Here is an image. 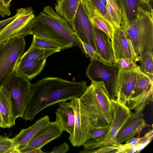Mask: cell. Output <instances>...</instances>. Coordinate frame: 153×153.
<instances>
[{
    "instance_id": "obj_36",
    "label": "cell",
    "mask_w": 153,
    "mask_h": 153,
    "mask_svg": "<svg viewBox=\"0 0 153 153\" xmlns=\"http://www.w3.org/2000/svg\"><path fill=\"white\" fill-rule=\"evenodd\" d=\"M70 147L66 142L57 146L53 149L51 153H65L68 151Z\"/></svg>"
},
{
    "instance_id": "obj_7",
    "label": "cell",
    "mask_w": 153,
    "mask_h": 153,
    "mask_svg": "<svg viewBox=\"0 0 153 153\" xmlns=\"http://www.w3.org/2000/svg\"><path fill=\"white\" fill-rule=\"evenodd\" d=\"M24 36H17L0 44V83L14 72L25 46Z\"/></svg>"
},
{
    "instance_id": "obj_24",
    "label": "cell",
    "mask_w": 153,
    "mask_h": 153,
    "mask_svg": "<svg viewBox=\"0 0 153 153\" xmlns=\"http://www.w3.org/2000/svg\"><path fill=\"white\" fill-rule=\"evenodd\" d=\"M82 1L89 17L91 15H102L111 23L106 6L101 1L99 0H82Z\"/></svg>"
},
{
    "instance_id": "obj_27",
    "label": "cell",
    "mask_w": 153,
    "mask_h": 153,
    "mask_svg": "<svg viewBox=\"0 0 153 153\" xmlns=\"http://www.w3.org/2000/svg\"><path fill=\"white\" fill-rule=\"evenodd\" d=\"M90 19L93 26L106 33L112 39L114 26L102 15H91Z\"/></svg>"
},
{
    "instance_id": "obj_43",
    "label": "cell",
    "mask_w": 153,
    "mask_h": 153,
    "mask_svg": "<svg viewBox=\"0 0 153 153\" xmlns=\"http://www.w3.org/2000/svg\"><path fill=\"white\" fill-rule=\"evenodd\" d=\"M144 1H145L146 2L149 3L150 2V1H152L153 0H144Z\"/></svg>"
},
{
    "instance_id": "obj_3",
    "label": "cell",
    "mask_w": 153,
    "mask_h": 153,
    "mask_svg": "<svg viewBox=\"0 0 153 153\" xmlns=\"http://www.w3.org/2000/svg\"><path fill=\"white\" fill-rule=\"evenodd\" d=\"M79 98L88 112L93 126L110 125L113 117L112 98L103 81H91Z\"/></svg>"
},
{
    "instance_id": "obj_39",
    "label": "cell",
    "mask_w": 153,
    "mask_h": 153,
    "mask_svg": "<svg viewBox=\"0 0 153 153\" xmlns=\"http://www.w3.org/2000/svg\"><path fill=\"white\" fill-rule=\"evenodd\" d=\"M12 0H0V4L4 7L9 8Z\"/></svg>"
},
{
    "instance_id": "obj_23",
    "label": "cell",
    "mask_w": 153,
    "mask_h": 153,
    "mask_svg": "<svg viewBox=\"0 0 153 153\" xmlns=\"http://www.w3.org/2000/svg\"><path fill=\"white\" fill-rule=\"evenodd\" d=\"M153 84L146 91L135 97L130 99L126 106L135 112H142L150 102H152Z\"/></svg>"
},
{
    "instance_id": "obj_37",
    "label": "cell",
    "mask_w": 153,
    "mask_h": 153,
    "mask_svg": "<svg viewBox=\"0 0 153 153\" xmlns=\"http://www.w3.org/2000/svg\"><path fill=\"white\" fill-rule=\"evenodd\" d=\"M10 14V9L4 7L0 4V16L4 17L5 16H9Z\"/></svg>"
},
{
    "instance_id": "obj_15",
    "label": "cell",
    "mask_w": 153,
    "mask_h": 153,
    "mask_svg": "<svg viewBox=\"0 0 153 153\" xmlns=\"http://www.w3.org/2000/svg\"><path fill=\"white\" fill-rule=\"evenodd\" d=\"M142 112L132 113L119 131L117 137L118 144H122L134 136L144 128L149 127Z\"/></svg>"
},
{
    "instance_id": "obj_14",
    "label": "cell",
    "mask_w": 153,
    "mask_h": 153,
    "mask_svg": "<svg viewBox=\"0 0 153 153\" xmlns=\"http://www.w3.org/2000/svg\"><path fill=\"white\" fill-rule=\"evenodd\" d=\"M111 42L115 61L119 59H128L136 63L139 61L131 42L121 25L119 27H114Z\"/></svg>"
},
{
    "instance_id": "obj_2",
    "label": "cell",
    "mask_w": 153,
    "mask_h": 153,
    "mask_svg": "<svg viewBox=\"0 0 153 153\" xmlns=\"http://www.w3.org/2000/svg\"><path fill=\"white\" fill-rule=\"evenodd\" d=\"M32 30L33 35L58 44L62 50L75 46L85 53L82 43L71 25L50 5L45 7L38 15Z\"/></svg>"
},
{
    "instance_id": "obj_1",
    "label": "cell",
    "mask_w": 153,
    "mask_h": 153,
    "mask_svg": "<svg viewBox=\"0 0 153 153\" xmlns=\"http://www.w3.org/2000/svg\"><path fill=\"white\" fill-rule=\"evenodd\" d=\"M85 81H70L59 77H47L31 85L29 100L22 118L32 121L47 107L75 97H79L87 87Z\"/></svg>"
},
{
    "instance_id": "obj_45",
    "label": "cell",
    "mask_w": 153,
    "mask_h": 153,
    "mask_svg": "<svg viewBox=\"0 0 153 153\" xmlns=\"http://www.w3.org/2000/svg\"><path fill=\"white\" fill-rule=\"evenodd\" d=\"M1 136V135H0V136Z\"/></svg>"
},
{
    "instance_id": "obj_40",
    "label": "cell",
    "mask_w": 153,
    "mask_h": 153,
    "mask_svg": "<svg viewBox=\"0 0 153 153\" xmlns=\"http://www.w3.org/2000/svg\"><path fill=\"white\" fill-rule=\"evenodd\" d=\"M45 152L42 150V148H40L31 150L29 153H44Z\"/></svg>"
},
{
    "instance_id": "obj_44",
    "label": "cell",
    "mask_w": 153,
    "mask_h": 153,
    "mask_svg": "<svg viewBox=\"0 0 153 153\" xmlns=\"http://www.w3.org/2000/svg\"></svg>"
},
{
    "instance_id": "obj_10",
    "label": "cell",
    "mask_w": 153,
    "mask_h": 153,
    "mask_svg": "<svg viewBox=\"0 0 153 153\" xmlns=\"http://www.w3.org/2000/svg\"><path fill=\"white\" fill-rule=\"evenodd\" d=\"M117 73V70L112 64L97 59L91 61L85 72L91 81L103 82L111 94L114 90Z\"/></svg>"
},
{
    "instance_id": "obj_12",
    "label": "cell",
    "mask_w": 153,
    "mask_h": 153,
    "mask_svg": "<svg viewBox=\"0 0 153 153\" xmlns=\"http://www.w3.org/2000/svg\"><path fill=\"white\" fill-rule=\"evenodd\" d=\"M71 27L81 42L91 46L97 52L93 26L88 16L82 0H81Z\"/></svg>"
},
{
    "instance_id": "obj_41",
    "label": "cell",
    "mask_w": 153,
    "mask_h": 153,
    "mask_svg": "<svg viewBox=\"0 0 153 153\" xmlns=\"http://www.w3.org/2000/svg\"><path fill=\"white\" fill-rule=\"evenodd\" d=\"M3 121L2 116L0 111V127L2 128L3 127Z\"/></svg>"
},
{
    "instance_id": "obj_8",
    "label": "cell",
    "mask_w": 153,
    "mask_h": 153,
    "mask_svg": "<svg viewBox=\"0 0 153 153\" xmlns=\"http://www.w3.org/2000/svg\"><path fill=\"white\" fill-rule=\"evenodd\" d=\"M15 18L0 30V44L17 36L33 35L32 28L36 19L31 7L16 10Z\"/></svg>"
},
{
    "instance_id": "obj_5",
    "label": "cell",
    "mask_w": 153,
    "mask_h": 153,
    "mask_svg": "<svg viewBox=\"0 0 153 153\" xmlns=\"http://www.w3.org/2000/svg\"><path fill=\"white\" fill-rule=\"evenodd\" d=\"M113 117L109 131L102 140L96 142L92 140L85 143L79 153H89L92 151L108 147L117 143V134L128 117L133 113L125 105L112 98Z\"/></svg>"
},
{
    "instance_id": "obj_28",
    "label": "cell",
    "mask_w": 153,
    "mask_h": 153,
    "mask_svg": "<svg viewBox=\"0 0 153 153\" xmlns=\"http://www.w3.org/2000/svg\"><path fill=\"white\" fill-rule=\"evenodd\" d=\"M152 84L153 76L150 77L141 71L139 74L131 98L140 95Z\"/></svg>"
},
{
    "instance_id": "obj_4",
    "label": "cell",
    "mask_w": 153,
    "mask_h": 153,
    "mask_svg": "<svg viewBox=\"0 0 153 153\" xmlns=\"http://www.w3.org/2000/svg\"><path fill=\"white\" fill-rule=\"evenodd\" d=\"M153 14L139 8L135 19L127 27H122L139 61L146 53L153 52Z\"/></svg>"
},
{
    "instance_id": "obj_13",
    "label": "cell",
    "mask_w": 153,
    "mask_h": 153,
    "mask_svg": "<svg viewBox=\"0 0 153 153\" xmlns=\"http://www.w3.org/2000/svg\"><path fill=\"white\" fill-rule=\"evenodd\" d=\"M63 131L56 121H49L25 144L18 149L19 153H29L32 150L41 148L60 137Z\"/></svg>"
},
{
    "instance_id": "obj_19",
    "label": "cell",
    "mask_w": 153,
    "mask_h": 153,
    "mask_svg": "<svg viewBox=\"0 0 153 153\" xmlns=\"http://www.w3.org/2000/svg\"><path fill=\"white\" fill-rule=\"evenodd\" d=\"M0 111L3 119L2 128H10L15 125L16 119L13 112L10 91L0 86Z\"/></svg>"
},
{
    "instance_id": "obj_32",
    "label": "cell",
    "mask_w": 153,
    "mask_h": 153,
    "mask_svg": "<svg viewBox=\"0 0 153 153\" xmlns=\"http://www.w3.org/2000/svg\"><path fill=\"white\" fill-rule=\"evenodd\" d=\"M118 71H128L137 70L140 68L136 63L128 59H121L115 61L112 64Z\"/></svg>"
},
{
    "instance_id": "obj_38",
    "label": "cell",
    "mask_w": 153,
    "mask_h": 153,
    "mask_svg": "<svg viewBox=\"0 0 153 153\" xmlns=\"http://www.w3.org/2000/svg\"><path fill=\"white\" fill-rule=\"evenodd\" d=\"M16 15L9 18L0 21V30L12 21L16 17Z\"/></svg>"
},
{
    "instance_id": "obj_16",
    "label": "cell",
    "mask_w": 153,
    "mask_h": 153,
    "mask_svg": "<svg viewBox=\"0 0 153 153\" xmlns=\"http://www.w3.org/2000/svg\"><path fill=\"white\" fill-rule=\"evenodd\" d=\"M122 13L121 25L123 28L128 26L136 19L139 8L153 14L152 7L150 3L144 0H117Z\"/></svg>"
},
{
    "instance_id": "obj_31",
    "label": "cell",
    "mask_w": 153,
    "mask_h": 153,
    "mask_svg": "<svg viewBox=\"0 0 153 153\" xmlns=\"http://www.w3.org/2000/svg\"><path fill=\"white\" fill-rule=\"evenodd\" d=\"M153 53H146L140 60V69L142 72L149 77L153 76Z\"/></svg>"
},
{
    "instance_id": "obj_21",
    "label": "cell",
    "mask_w": 153,
    "mask_h": 153,
    "mask_svg": "<svg viewBox=\"0 0 153 153\" xmlns=\"http://www.w3.org/2000/svg\"><path fill=\"white\" fill-rule=\"evenodd\" d=\"M46 59L20 61L18 62L14 72L30 80L43 70Z\"/></svg>"
},
{
    "instance_id": "obj_11",
    "label": "cell",
    "mask_w": 153,
    "mask_h": 153,
    "mask_svg": "<svg viewBox=\"0 0 153 153\" xmlns=\"http://www.w3.org/2000/svg\"><path fill=\"white\" fill-rule=\"evenodd\" d=\"M140 68L128 71H118L114 91L111 94L120 103L126 106L135 87Z\"/></svg>"
},
{
    "instance_id": "obj_17",
    "label": "cell",
    "mask_w": 153,
    "mask_h": 153,
    "mask_svg": "<svg viewBox=\"0 0 153 153\" xmlns=\"http://www.w3.org/2000/svg\"><path fill=\"white\" fill-rule=\"evenodd\" d=\"M93 29L99 58L105 63L112 64L115 60L112 42L109 37L105 33L94 26Z\"/></svg>"
},
{
    "instance_id": "obj_35",
    "label": "cell",
    "mask_w": 153,
    "mask_h": 153,
    "mask_svg": "<svg viewBox=\"0 0 153 153\" xmlns=\"http://www.w3.org/2000/svg\"><path fill=\"white\" fill-rule=\"evenodd\" d=\"M153 137V129L149 130L143 137L140 138V143L143 149L152 140Z\"/></svg>"
},
{
    "instance_id": "obj_22",
    "label": "cell",
    "mask_w": 153,
    "mask_h": 153,
    "mask_svg": "<svg viewBox=\"0 0 153 153\" xmlns=\"http://www.w3.org/2000/svg\"><path fill=\"white\" fill-rule=\"evenodd\" d=\"M81 0H56V13L67 21L71 26Z\"/></svg>"
},
{
    "instance_id": "obj_26",
    "label": "cell",
    "mask_w": 153,
    "mask_h": 153,
    "mask_svg": "<svg viewBox=\"0 0 153 153\" xmlns=\"http://www.w3.org/2000/svg\"><path fill=\"white\" fill-rule=\"evenodd\" d=\"M108 14L113 25L116 27L121 25L122 13L120 8L116 0H106Z\"/></svg>"
},
{
    "instance_id": "obj_33",
    "label": "cell",
    "mask_w": 153,
    "mask_h": 153,
    "mask_svg": "<svg viewBox=\"0 0 153 153\" xmlns=\"http://www.w3.org/2000/svg\"><path fill=\"white\" fill-rule=\"evenodd\" d=\"M13 146V142L11 139L7 136H0V153H6Z\"/></svg>"
},
{
    "instance_id": "obj_20",
    "label": "cell",
    "mask_w": 153,
    "mask_h": 153,
    "mask_svg": "<svg viewBox=\"0 0 153 153\" xmlns=\"http://www.w3.org/2000/svg\"><path fill=\"white\" fill-rule=\"evenodd\" d=\"M49 121V117L45 115L36 121L32 126L21 130L15 137L11 138L13 147L17 149L26 144Z\"/></svg>"
},
{
    "instance_id": "obj_25",
    "label": "cell",
    "mask_w": 153,
    "mask_h": 153,
    "mask_svg": "<svg viewBox=\"0 0 153 153\" xmlns=\"http://www.w3.org/2000/svg\"><path fill=\"white\" fill-rule=\"evenodd\" d=\"M57 51L53 50L46 49L30 46L22 55L20 61L46 59L49 56Z\"/></svg>"
},
{
    "instance_id": "obj_34",
    "label": "cell",
    "mask_w": 153,
    "mask_h": 153,
    "mask_svg": "<svg viewBox=\"0 0 153 153\" xmlns=\"http://www.w3.org/2000/svg\"><path fill=\"white\" fill-rule=\"evenodd\" d=\"M82 43L85 53L87 57H89L91 61L96 59L100 60L97 52L91 46L83 42Z\"/></svg>"
},
{
    "instance_id": "obj_30",
    "label": "cell",
    "mask_w": 153,
    "mask_h": 153,
    "mask_svg": "<svg viewBox=\"0 0 153 153\" xmlns=\"http://www.w3.org/2000/svg\"><path fill=\"white\" fill-rule=\"evenodd\" d=\"M110 127V125L101 127L92 126L88 132L87 142L91 139L96 142L103 140L107 135Z\"/></svg>"
},
{
    "instance_id": "obj_6",
    "label": "cell",
    "mask_w": 153,
    "mask_h": 153,
    "mask_svg": "<svg viewBox=\"0 0 153 153\" xmlns=\"http://www.w3.org/2000/svg\"><path fill=\"white\" fill-rule=\"evenodd\" d=\"M1 84L10 91L15 117L22 118L31 92L30 80L14 72Z\"/></svg>"
},
{
    "instance_id": "obj_18",
    "label": "cell",
    "mask_w": 153,
    "mask_h": 153,
    "mask_svg": "<svg viewBox=\"0 0 153 153\" xmlns=\"http://www.w3.org/2000/svg\"><path fill=\"white\" fill-rule=\"evenodd\" d=\"M56 121L62 130L71 135L74 131L75 115L69 102L64 101L59 103L56 112Z\"/></svg>"
},
{
    "instance_id": "obj_42",
    "label": "cell",
    "mask_w": 153,
    "mask_h": 153,
    "mask_svg": "<svg viewBox=\"0 0 153 153\" xmlns=\"http://www.w3.org/2000/svg\"><path fill=\"white\" fill-rule=\"evenodd\" d=\"M100 1L102 2L106 6L107 4V1L106 0H99Z\"/></svg>"
},
{
    "instance_id": "obj_9",
    "label": "cell",
    "mask_w": 153,
    "mask_h": 153,
    "mask_svg": "<svg viewBox=\"0 0 153 153\" xmlns=\"http://www.w3.org/2000/svg\"><path fill=\"white\" fill-rule=\"evenodd\" d=\"M69 102L74 111L75 120L73 132L68 139L74 147H79L87 142L88 132L93 126L90 115L79 97H75Z\"/></svg>"
},
{
    "instance_id": "obj_29",
    "label": "cell",
    "mask_w": 153,
    "mask_h": 153,
    "mask_svg": "<svg viewBox=\"0 0 153 153\" xmlns=\"http://www.w3.org/2000/svg\"><path fill=\"white\" fill-rule=\"evenodd\" d=\"M33 38L30 46L46 49L53 50L57 52L62 50L61 46L51 40L33 35Z\"/></svg>"
}]
</instances>
